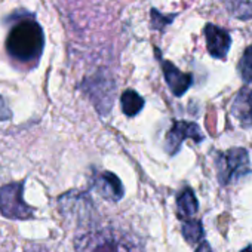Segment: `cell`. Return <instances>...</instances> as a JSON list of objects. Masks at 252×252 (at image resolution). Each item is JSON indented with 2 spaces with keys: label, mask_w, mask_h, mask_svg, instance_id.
<instances>
[{
  "label": "cell",
  "mask_w": 252,
  "mask_h": 252,
  "mask_svg": "<svg viewBox=\"0 0 252 252\" xmlns=\"http://www.w3.org/2000/svg\"><path fill=\"white\" fill-rule=\"evenodd\" d=\"M76 252H144L131 234L116 228H98L76 239Z\"/></svg>",
  "instance_id": "obj_1"
},
{
  "label": "cell",
  "mask_w": 252,
  "mask_h": 252,
  "mask_svg": "<svg viewBox=\"0 0 252 252\" xmlns=\"http://www.w3.org/2000/svg\"><path fill=\"white\" fill-rule=\"evenodd\" d=\"M43 45V30L34 20L30 18L15 24L6 39V49L9 55L21 63L39 60Z\"/></svg>",
  "instance_id": "obj_2"
},
{
  "label": "cell",
  "mask_w": 252,
  "mask_h": 252,
  "mask_svg": "<svg viewBox=\"0 0 252 252\" xmlns=\"http://www.w3.org/2000/svg\"><path fill=\"white\" fill-rule=\"evenodd\" d=\"M215 166L218 181L222 186L237 181L251 171L248 152L242 147H234L224 153H218L215 158Z\"/></svg>",
  "instance_id": "obj_3"
},
{
  "label": "cell",
  "mask_w": 252,
  "mask_h": 252,
  "mask_svg": "<svg viewBox=\"0 0 252 252\" xmlns=\"http://www.w3.org/2000/svg\"><path fill=\"white\" fill-rule=\"evenodd\" d=\"M23 183L6 184L0 189V212L11 220H29L33 217V208L23 199Z\"/></svg>",
  "instance_id": "obj_4"
},
{
  "label": "cell",
  "mask_w": 252,
  "mask_h": 252,
  "mask_svg": "<svg viewBox=\"0 0 252 252\" xmlns=\"http://www.w3.org/2000/svg\"><path fill=\"white\" fill-rule=\"evenodd\" d=\"M85 91L91 96L94 105L101 114H107L113 105L114 95V83L110 76L96 74L88 80H85Z\"/></svg>",
  "instance_id": "obj_5"
},
{
  "label": "cell",
  "mask_w": 252,
  "mask_h": 252,
  "mask_svg": "<svg viewBox=\"0 0 252 252\" xmlns=\"http://www.w3.org/2000/svg\"><path fill=\"white\" fill-rule=\"evenodd\" d=\"M186 138L193 140L194 143H200L203 141V134L199 128V125L194 122H187V120H175L172 128L168 131L166 138H165V144H166V152L174 156L177 155V152L180 150L183 141Z\"/></svg>",
  "instance_id": "obj_6"
},
{
  "label": "cell",
  "mask_w": 252,
  "mask_h": 252,
  "mask_svg": "<svg viewBox=\"0 0 252 252\" xmlns=\"http://www.w3.org/2000/svg\"><path fill=\"white\" fill-rule=\"evenodd\" d=\"M205 37H206V48L214 58L224 60L228 54L231 37L230 34L214 24H206L205 27Z\"/></svg>",
  "instance_id": "obj_7"
},
{
  "label": "cell",
  "mask_w": 252,
  "mask_h": 252,
  "mask_svg": "<svg viewBox=\"0 0 252 252\" xmlns=\"http://www.w3.org/2000/svg\"><path fill=\"white\" fill-rule=\"evenodd\" d=\"M160 65H162V71H163L165 80H166L171 92L175 96L184 95L189 91V88L191 86V82H193L191 74L183 73L177 65H174L168 60H160Z\"/></svg>",
  "instance_id": "obj_8"
},
{
  "label": "cell",
  "mask_w": 252,
  "mask_h": 252,
  "mask_svg": "<svg viewBox=\"0 0 252 252\" xmlns=\"http://www.w3.org/2000/svg\"><path fill=\"white\" fill-rule=\"evenodd\" d=\"M94 187L96 193L105 200L117 202L123 197V186L113 172H101L94 178Z\"/></svg>",
  "instance_id": "obj_9"
},
{
  "label": "cell",
  "mask_w": 252,
  "mask_h": 252,
  "mask_svg": "<svg viewBox=\"0 0 252 252\" xmlns=\"http://www.w3.org/2000/svg\"><path fill=\"white\" fill-rule=\"evenodd\" d=\"M231 114L239 122L242 128H251L252 126V89L245 86L242 88L233 104H231Z\"/></svg>",
  "instance_id": "obj_10"
},
{
  "label": "cell",
  "mask_w": 252,
  "mask_h": 252,
  "mask_svg": "<svg viewBox=\"0 0 252 252\" xmlns=\"http://www.w3.org/2000/svg\"><path fill=\"white\" fill-rule=\"evenodd\" d=\"M177 208H178V217L181 220H189L191 218L199 208L197 199L193 193L191 189H184L178 197H177Z\"/></svg>",
  "instance_id": "obj_11"
},
{
  "label": "cell",
  "mask_w": 252,
  "mask_h": 252,
  "mask_svg": "<svg viewBox=\"0 0 252 252\" xmlns=\"http://www.w3.org/2000/svg\"><path fill=\"white\" fill-rule=\"evenodd\" d=\"M120 104H122V110L126 116H137L143 107H144V99L143 96H140L138 92L132 91V89H128L125 91L122 95H120Z\"/></svg>",
  "instance_id": "obj_12"
},
{
  "label": "cell",
  "mask_w": 252,
  "mask_h": 252,
  "mask_svg": "<svg viewBox=\"0 0 252 252\" xmlns=\"http://www.w3.org/2000/svg\"><path fill=\"white\" fill-rule=\"evenodd\" d=\"M225 8L239 20H252V0H224Z\"/></svg>",
  "instance_id": "obj_13"
},
{
  "label": "cell",
  "mask_w": 252,
  "mask_h": 252,
  "mask_svg": "<svg viewBox=\"0 0 252 252\" xmlns=\"http://www.w3.org/2000/svg\"><path fill=\"white\" fill-rule=\"evenodd\" d=\"M183 236L189 243H197L203 237V225L199 220H184L183 224Z\"/></svg>",
  "instance_id": "obj_14"
},
{
  "label": "cell",
  "mask_w": 252,
  "mask_h": 252,
  "mask_svg": "<svg viewBox=\"0 0 252 252\" xmlns=\"http://www.w3.org/2000/svg\"><path fill=\"white\" fill-rule=\"evenodd\" d=\"M237 70L240 73V77L245 83H251L252 82V45L246 48V51L243 52Z\"/></svg>",
  "instance_id": "obj_15"
},
{
  "label": "cell",
  "mask_w": 252,
  "mask_h": 252,
  "mask_svg": "<svg viewBox=\"0 0 252 252\" xmlns=\"http://www.w3.org/2000/svg\"><path fill=\"white\" fill-rule=\"evenodd\" d=\"M174 18H175V14H172L171 17H166V15H162L159 11L152 9V27L155 30H162L165 26L171 24Z\"/></svg>",
  "instance_id": "obj_16"
},
{
  "label": "cell",
  "mask_w": 252,
  "mask_h": 252,
  "mask_svg": "<svg viewBox=\"0 0 252 252\" xmlns=\"http://www.w3.org/2000/svg\"><path fill=\"white\" fill-rule=\"evenodd\" d=\"M12 117V113L11 110L8 108V105L5 104L3 98L0 96V122H6V120H11Z\"/></svg>",
  "instance_id": "obj_17"
},
{
  "label": "cell",
  "mask_w": 252,
  "mask_h": 252,
  "mask_svg": "<svg viewBox=\"0 0 252 252\" xmlns=\"http://www.w3.org/2000/svg\"><path fill=\"white\" fill-rule=\"evenodd\" d=\"M24 252H49V251H48L45 246H42V245L30 243V245H27V246H26Z\"/></svg>",
  "instance_id": "obj_18"
},
{
  "label": "cell",
  "mask_w": 252,
  "mask_h": 252,
  "mask_svg": "<svg viewBox=\"0 0 252 252\" xmlns=\"http://www.w3.org/2000/svg\"><path fill=\"white\" fill-rule=\"evenodd\" d=\"M196 252H212V249H211V246H209L208 242H202V243L197 246Z\"/></svg>",
  "instance_id": "obj_19"
},
{
  "label": "cell",
  "mask_w": 252,
  "mask_h": 252,
  "mask_svg": "<svg viewBox=\"0 0 252 252\" xmlns=\"http://www.w3.org/2000/svg\"><path fill=\"white\" fill-rule=\"evenodd\" d=\"M240 252H252V246H248V248H245V249H242Z\"/></svg>",
  "instance_id": "obj_20"
}]
</instances>
